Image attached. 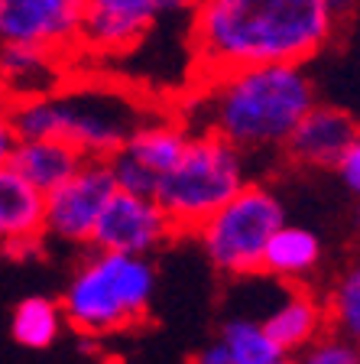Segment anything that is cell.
I'll use <instances>...</instances> for the list:
<instances>
[{
	"label": "cell",
	"instance_id": "6da1fadb",
	"mask_svg": "<svg viewBox=\"0 0 360 364\" xmlns=\"http://www.w3.org/2000/svg\"><path fill=\"white\" fill-rule=\"evenodd\" d=\"M334 30L328 0H198L188 30L195 78L270 62L305 65Z\"/></svg>",
	"mask_w": 360,
	"mask_h": 364
},
{
	"label": "cell",
	"instance_id": "7a4b0ae2",
	"mask_svg": "<svg viewBox=\"0 0 360 364\" xmlns=\"http://www.w3.org/2000/svg\"><path fill=\"white\" fill-rule=\"evenodd\" d=\"M315 101L305 65L270 62L198 75L179 117L188 130L218 134L250 156L283 150L299 117Z\"/></svg>",
	"mask_w": 360,
	"mask_h": 364
},
{
	"label": "cell",
	"instance_id": "3957f363",
	"mask_svg": "<svg viewBox=\"0 0 360 364\" xmlns=\"http://www.w3.org/2000/svg\"><path fill=\"white\" fill-rule=\"evenodd\" d=\"M20 136H55L84 159H107L146 117L133 91L117 85H68L4 105Z\"/></svg>",
	"mask_w": 360,
	"mask_h": 364
},
{
	"label": "cell",
	"instance_id": "277c9868",
	"mask_svg": "<svg viewBox=\"0 0 360 364\" xmlns=\"http://www.w3.org/2000/svg\"><path fill=\"white\" fill-rule=\"evenodd\" d=\"M156 293V270L146 254L98 250L78 264L65 293V326L88 338H107L140 326L150 316Z\"/></svg>",
	"mask_w": 360,
	"mask_h": 364
},
{
	"label": "cell",
	"instance_id": "5b68a950",
	"mask_svg": "<svg viewBox=\"0 0 360 364\" xmlns=\"http://www.w3.org/2000/svg\"><path fill=\"white\" fill-rule=\"evenodd\" d=\"M247 153L227 144L218 134L192 130L182 156L163 176L156 202L175 225L179 235L195 231L211 212H218L247 182Z\"/></svg>",
	"mask_w": 360,
	"mask_h": 364
},
{
	"label": "cell",
	"instance_id": "8992f818",
	"mask_svg": "<svg viewBox=\"0 0 360 364\" xmlns=\"http://www.w3.org/2000/svg\"><path fill=\"white\" fill-rule=\"evenodd\" d=\"M285 208L276 192L263 182H244V189L231 196L218 212H211L195 228L198 244L211 267L224 277H253L263 273V250L279 225Z\"/></svg>",
	"mask_w": 360,
	"mask_h": 364
},
{
	"label": "cell",
	"instance_id": "52a82bcc",
	"mask_svg": "<svg viewBox=\"0 0 360 364\" xmlns=\"http://www.w3.org/2000/svg\"><path fill=\"white\" fill-rule=\"evenodd\" d=\"M188 136H192V130L185 127L179 114L175 117L146 114L133 127V134L107 156L117 189L156 196L163 176L175 166V159L185 150Z\"/></svg>",
	"mask_w": 360,
	"mask_h": 364
},
{
	"label": "cell",
	"instance_id": "ba28073f",
	"mask_svg": "<svg viewBox=\"0 0 360 364\" xmlns=\"http://www.w3.org/2000/svg\"><path fill=\"white\" fill-rule=\"evenodd\" d=\"M111 163L88 156L62 186L45 192V237L68 247H88L104 202L114 196Z\"/></svg>",
	"mask_w": 360,
	"mask_h": 364
},
{
	"label": "cell",
	"instance_id": "9c48e42d",
	"mask_svg": "<svg viewBox=\"0 0 360 364\" xmlns=\"http://www.w3.org/2000/svg\"><path fill=\"white\" fill-rule=\"evenodd\" d=\"M179 235L163 205L153 196L114 189V196L104 202L98 215V225L91 231L88 247L98 250H120V254H146L165 247Z\"/></svg>",
	"mask_w": 360,
	"mask_h": 364
},
{
	"label": "cell",
	"instance_id": "30bf717a",
	"mask_svg": "<svg viewBox=\"0 0 360 364\" xmlns=\"http://www.w3.org/2000/svg\"><path fill=\"white\" fill-rule=\"evenodd\" d=\"M88 0H0V39L78 59Z\"/></svg>",
	"mask_w": 360,
	"mask_h": 364
},
{
	"label": "cell",
	"instance_id": "8fae6325",
	"mask_svg": "<svg viewBox=\"0 0 360 364\" xmlns=\"http://www.w3.org/2000/svg\"><path fill=\"white\" fill-rule=\"evenodd\" d=\"M159 20V0H88L78 55L130 53Z\"/></svg>",
	"mask_w": 360,
	"mask_h": 364
},
{
	"label": "cell",
	"instance_id": "7c38bea8",
	"mask_svg": "<svg viewBox=\"0 0 360 364\" xmlns=\"http://www.w3.org/2000/svg\"><path fill=\"white\" fill-rule=\"evenodd\" d=\"M360 134V124L354 121L344 107L334 105H312L293 127L289 140L283 144V153L295 166L308 169H334L341 153L354 144Z\"/></svg>",
	"mask_w": 360,
	"mask_h": 364
},
{
	"label": "cell",
	"instance_id": "4fadbf2b",
	"mask_svg": "<svg viewBox=\"0 0 360 364\" xmlns=\"http://www.w3.org/2000/svg\"><path fill=\"white\" fill-rule=\"evenodd\" d=\"M45 241V192L13 166H0V247L16 257L36 254Z\"/></svg>",
	"mask_w": 360,
	"mask_h": 364
},
{
	"label": "cell",
	"instance_id": "5bb4252c",
	"mask_svg": "<svg viewBox=\"0 0 360 364\" xmlns=\"http://www.w3.org/2000/svg\"><path fill=\"white\" fill-rule=\"evenodd\" d=\"M72 59L49 53L43 46L4 43L0 39V105L23 101L33 95L59 88L65 82V65Z\"/></svg>",
	"mask_w": 360,
	"mask_h": 364
},
{
	"label": "cell",
	"instance_id": "9a60e30c",
	"mask_svg": "<svg viewBox=\"0 0 360 364\" xmlns=\"http://www.w3.org/2000/svg\"><path fill=\"white\" fill-rule=\"evenodd\" d=\"M263 326L273 335V341L285 351V358L302 355V351L328 328L324 299L305 287H295V289H289V296H285L270 316L263 318Z\"/></svg>",
	"mask_w": 360,
	"mask_h": 364
},
{
	"label": "cell",
	"instance_id": "2e32d148",
	"mask_svg": "<svg viewBox=\"0 0 360 364\" xmlns=\"http://www.w3.org/2000/svg\"><path fill=\"white\" fill-rule=\"evenodd\" d=\"M82 163V153L65 140H55V136H20L13 146V156H10V166L23 179H30L39 192L62 186Z\"/></svg>",
	"mask_w": 360,
	"mask_h": 364
},
{
	"label": "cell",
	"instance_id": "e0dca14e",
	"mask_svg": "<svg viewBox=\"0 0 360 364\" xmlns=\"http://www.w3.org/2000/svg\"><path fill=\"white\" fill-rule=\"evenodd\" d=\"M322 264V241H318L315 231L299 225H283L273 231V237L266 241L263 250V273H270L276 280L285 283H299L305 277L318 270Z\"/></svg>",
	"mask_w": 360,
	"mask_h": 364
},
{
	"label": "cell",
	"instance_id": "ac0fdd59",
	"mask_svg": "<svg viewBox=\"0 0 360 364\" xmlns=\"http://www.w3.org/2000/svg\"><path fill=\"white\" fill-rule=\"evenodd\" d=\"M65 328V312L59 299L49 296H26L10 316V335L20 348L45 351L62 338Z\"/></svg>",
	"mask_w": 360,
	"mask_h": 364
},
{
	"label": "cell",
	"instance_id": "d6986e66",
	"mask_svg": "<svg viewBox=\"0 0 360 364\" xmlns=\"http://www.w3.org/2000/svg\"><path fill=\"white\" fill-rule=\"evenodd\" d=\"M221 348L227 351V364H279L285 351L256 318H227L218 332Z\"/></svg>",
	"mask_w": 360,
	"mask_h": 364
},
{
	"label": "cell",
	"instance_id": "ffe728a7",
	"mask_svg": "<svg viewBox=\"0 0 360 364\" xmlns=\"http://www.w3.org/2000/svg\"><path fill=\"white\" fill-rule=\"evenodd\" d=\"M324 299V312H328V328L347 335V338L360 341V260L344 270L328 289Z\"/></svg>",
	"mask_w": 360,
	"mask_h": 364
},
{
	"label": "cell",
	"instance_id": "44dd1931",
	"mask_svg": "<svg viewBox=\"0 0 360 364\" xmlns=\"http://www.w3.org/2000/svg\"><path fill=\"white\" fill-rule=\"evenodd\" d=\"M302 358L312 364H354V361H360V345L354 338H347V335L334 332V328H324V332L302 351Z\"/></svg>",
	"mask_w": 360,
	"mask_h": 364
},
{
	"label": "cell",
	"instance_id": "7402d4cb",
	"mask_svg": "<svg viewBox=\"0 0 360 364\" xmlns=\"http://www.w3.org/2000/svg\"><path fill=\"white\" fill-rule=\"evenodd\" d=\"M334 169L341 173V179H344V186L351 189V196L360 198V134L354 136V144L341 153V159H338V166Z\"/></svg>",
	"mask_w": 360,
	"mask_h": 364
},
{
	"label": "cell",
	"instance_id": "603a6c76",
	"mask_svg": "<svg viewBox=\"0 0 360 364\" xmlns=\"http://www.w3.org/2000/svg\"><path fill=\"white\" fill-rule=\"evenodd\" d=\"M16 140H20V134H16L13 121H10V114L7 107L0 105V166H7L10 156H13V146Z\"/></svg>",
	"mask_w": 360,
	"mask_h": 364
},
{
	"label": "cell",
	"instance_id": "cb8c5ba5",
	"mask_svg": "<svg viewBox=\"0 0 360 364\" xmlns=\"http://www.w3.org/2000/svg\"><path fill=\"white\" fill-rule=\"evenodd\" d=\"M198 7V0H159V20L163 16H192V10Z\"/></svg>",
	"mask_w": 360,
	"mask_h": 364
},
{
	"label": "cell",
	"instance_id": "d4e9b609",
	"mask_svg": "<svg viewBox=\"0 0 360 364\" xmlns=\"http://www.w3.org/2000/svg\"><path fill=\"white\" fill-rule=\"evenodd\" d=\"M328 4H331V10H334V14H338V20H341L344 14H351V10L357 7L360 0H328Z\"/></svg>",
	"mask_w": 360,
	"mask_h": 364
},
{
	"label": "cell",
	"instance_id": "484cf974",
	"mask_svg": "<svg viewBox=\"0 0 360 364\" xmlns=\"http://www.w3.org/2000/svg\"><path fill=\"white\" fill-rule=\"evenodd\" d=\"M357 345H360V341H357Z\"/></svg>",
	"mask_w": 360,
	"mask_h": 364
}]
</instances>
